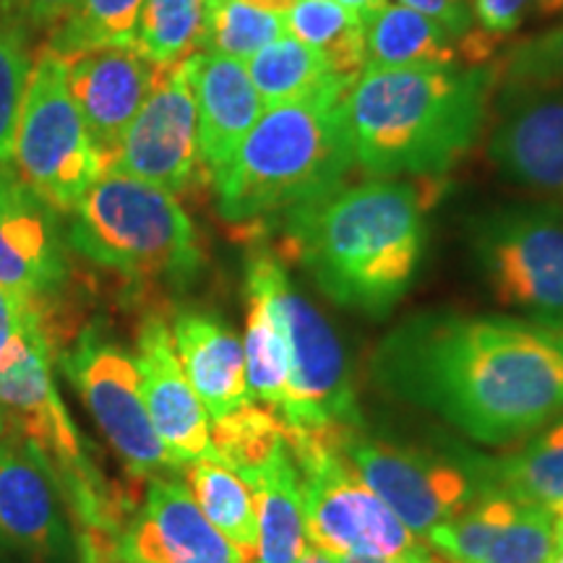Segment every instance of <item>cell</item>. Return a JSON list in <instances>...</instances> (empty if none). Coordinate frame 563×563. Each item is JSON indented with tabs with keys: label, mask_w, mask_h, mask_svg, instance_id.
Listing matches in <instances>:
<instances>
[{
	"label": "cell",
	"mask_w": 563,
	"mask_h": 563,
	"mask_svg": "<svg viewBox=\"0 0 563 563\" xmlns=\"http://www.w3.org/2000/svg\"><path fill=\"white\" fill-rule=\"evenodd\" d=\"M371 378L485 446H509L563 415V334L514 316L426 311L378 342Z\"/></svg>",
	"instance_id": "cell-1"
},
{
	"label": "cell",
	"mask_w": 563,
	"mask_h": 563,
	"mask_svg": "<svg viewBox=\"0 0 563 563\" xmlns=\"http://www.w3.org/2000/svg\"><path fill=\"white\" fill-rule=\"evenodd\" d=\"M285 245L334 306L382 319L405 298L426 249V196L373 178L282 224Z\"/></svg>",
	"instance_id": "cell-2"
},
{
	"label": "cell",
	"mask_w": 563,
	"mask_h": 563,
	"mask_svg": "<svg viewBox=\"0 0 563 563\" xmlns=\"http://www.w3.org/2000/svg\"><path fill=\"white\" fill-rule=\"evenodd\" d=\"M493 95V63L363 70L340 102L355 167L371 178L449 173L481 136Z\"/></svg>",
	"instance_id": "cell-3"
},
{
	"label": "cell",
	"mask_w": 563,
	"mask_h": 563,
	"mask_svg": "<svg viewBox=\"0 0 563 563\" xmlns=\"http://www.w3.org/2000/svg\"><path fill=\"white\" fill-rule=\"evenodd\" d=\"M352 167L340 104H279L209 180L222 220L256 235L340 191Z\"/></svg>",
	"instance_id": "cell-4"
},
{
	"label": "cell",
	"mask_w": 563,
	"mask_h": 563,
	"mask_svg": "<svg viewBox=\"0 0 563 563\" xmlns=\"http://www.w3.org/2000/svg\"><path fill=\"white\" fill-rule=\"evenodd\" d=\"M70 249L123 277L186 285L201 269L191 217L173 194L104 173L70 209Z\"/></svg>",
	"instance_id": "cell-5"
},
{
	"label": "cell",
	"mask_w": 563,
	"mask_h": 563,
	"mask_svg": "<svg viewBox=\"0 0 563 563\" xmlns=\"http://www.w3.org/2000/svg\"><path fill=\"white\" fill-rule=\"evenodd\" d=\"M245 287L272 308L287 350V394L277 420L287 439L332 435L363 426L347 352L319 308L295 290L290 274L269 249H253Z\"/></svg>",
	"instance_id": "cell-6"
},
{
	"label": "cell",
	"mask_w": 563,
	"mask_h": 563,
	"mask_svg": "<svg viewBox=\"0 0 563 563\" xmlns=\"http://www.w3.org/2000/svg\"><path fill=\"white\" fill-rule=\"evenodd\" d=\"M287 443L298 467L302 522L313 548L361 559H391L426 548L344 460L336 433L295 435Z\"/></svg>",
	"instance_id": "cell-7"
},
{
	"label": "cell",
	"mask_w": 563,
	"mask_h": 563,
	"mask_svg": "<svg viewBox=\"0 0 563 563\" xmlns=\"http://www.w3.org/2000/svg\"><path fill=\"white\" fill-rule=\"evenodd\" d=\"M13 162L19 180L55 214H70L104 175L87 125L66 84V63L45 51L34 63L21 102Z\"/></svg>",
	"instance_id": "cell-8"
},
{
	"label": "cell",
	"mask_w": 563,
	"mask_h": 563,
	"mask_svg": "<svg viewBox=\"0 0 563 563\" xmlns=\"http://www.w3.org/2000/svg\"><path fill=\"white\" fill-rule=\"evenodd\" d=\"M473 253L493 298L563 334V209L517 203L485 214L473 230Z\"/></svg>",
	"instance_id": "cell-9"
},
{
	"label": "cell",
	"mask_w": 563,
	"mask_h": 563,
	"mask_svg": "<svg viewBox=\"0 0 563 563\" xmlns=\"http://www.w3.org/2000/svg\"><path fill=\"white\" fill-rule=\"evenodd\" d=\"M336 446L365 485L418 538H426L433 527L449 522L490 490L477 454L470 460H449L368 435L363 426L336 433Z\"/></svg>",
	"instance_id": "cell-10"
},
{
	"label": "cell",
	"mask_w": 563,
	"mask_h": 563,
	"mask_svg": "<svg viewBox=\"0 0 563 563\" xmlns=\"http://www.w3.org/2000/svg\"><path fill=\"white\" fill-rule=\"evenodd\" d=\"M60 363L102 435L133 477L152 481L183 473L154 431L141 397L136 361L121 344L97 327H89Z\"/></svg>",
	"instance_id": "cell-11"
},
{
	"label": "cell",
	"mask_w": 563,
	"mask_h": 563,
	"mask_svg": "<svg viewBox=\"0 0 563 563\" xmlns=\"http://www.w3.org/2000/svg\"><path fill=\"white\" fill-rule=\"evenodd\" d=\"M108 173L152 183L173 196L186 194L199 180V118L186 60L162 66L150 97L112 154Z\"/></svg>",
	"instance_id": "cell-12"
},
{
	"label": "cell",
	"mask_w": 563,
	"mask_h": 563,
	"mask_svg": "<svg viewBox=\"0 0 563 563\" xmlns=\"http://www.w3.org/2000/svg\"><path fill=\"white\" fill-rule=\"evenodd\" d=\"M66 506L51 460L24 435H0V540L34 563H68Z\"/></svg>",
	"instance_id": "cell-13"
},
{
	"label": "cell",
	"mask_w": 563,
	"mask_h": 563,
	"mask_svg": "<svg viewBox=\"0 0 563 563\" xmlns=\"http://www.w3.org/2000/svg\"><path fill=\"white\" fill-rule=\"evenodd\" d=\"M426 540L449 563H548L555 553L551 509L496 488L433 527Z\"/></svg>",
	"instance_id": "cell-14"
},
{
	"label": "cell",
	"mask_w": 563,
	"mask_h": 563,
	"mask_svg": "<svg viewBox=\"0 0 563 563\" xmlns=\"http://www.w3.org/2000/svg\"><path fill=\"white\" fill-rule=\"evenodd\" d=\"M115 553L136 563H249L203 517L178 475L146 481L144 501L125 519Z\"/></svg>",
	"instance_id": "cell-15"
},
{
	"label": "cell",
	"mask_w": 563,
	"mask_h": 563,
	"mask_svg": "<svg viewBox=\"0 0 563 563\" xmlns=\"http://www.w3.org/2000/svg\"><path fill=\"white\" fill-rule=\"evenodd\" d=\"M222 464L251 488L258 525L256 563H298L311 543L302 522L298 467L285 431L274 426L249 435Z\"/></svg>",
	"instance_id": "cell-16"
},
{
	"label": "cell",
	"mask_w": 563,
	"mask_h": 563,
	"mask_svg": "<svg viewBox=\"0 0 563 563\" xmlns=\"http://www.w3.org/2000/svg\"><path fill=\"white\" fill-rule=\"evenodd\" d=\"M133 361L146 412L173 460L186 470L188 464L217 456L211 446L209 415L183 373L170 323L162 316L150 313L141 321Z\"/></svg>",
	"instance_id": "cell-17"
},
{
	"label": "cell",
	"mask_w": 563,
	"mask_h": 563,
	"mask_svg": "<svg viewBox=\"0 0 563 563\" xmlns=\"http://www.w3.org/2000/svg\"><path fill=\"white\" fill-rule=\"evenodd\" d=\"M66 63V84L104 173L141 104L146 102L162 66L136 47H100Z\"/></svg>",
	"instance_id": "cell-18"
},
{
	"label": "cell",
	"mask_w": 563,
	"mask_h": 563,
	"mask_svg": "<svg viewBox=\"0 0 563 563\" xmlns=\"http://www.w3.org/2000/svg\"><path fill=\"white\" fill-rule=\"evenodd\" d=\"M183 373L201 399L209 422L256 405L245 378L243 340L220 316L201 308H180L170 323Z\"/></svg>",
	"instance_id": "cell-19"
},
{
	"label": "cell",
	"mask_w": 563,
	"mask_h": 563,
	"mask_svg": "<svg viewBox=\"0 0 563 563\" xmlns=\"http://www.w3.org/2000/svg\"><path fill=\"white\" fill-rule=\"evenodd\" d=\"M504 104L488 141L493 165L525 188L563 196V89Z\"/></svg>",
	"instance_id": "cell-20"
},
{
	"label": "cell",
	"mask_w": 563,
	"mask_h": 563,
	"mask_svg": "<svg viewBox=\"0 0 563 563\" xmlns=\"http://www.w3.org/2000/svg\"><path fill=\"white\" fill-rule=\"evenodd\" d=\"M186 70L199 118L201 165L211 178L235 154L266 108L241 60L199 51L188 55Z\"/></svg>",
	"instance_id": "cell-21"
},
{
	"label": "cell",
	"mask_w": 563,
	"mask_h": 563,
	"mask_svg": "<svg viewBox=\"0 0 563 563\" xmlns=\"http://www.w3.org/2000/svg\"><path fill=\"white\" fill-rule=\"evenodd\" d=\"M66 272L55 211L24 183L0 194V285L42 300L58 292Z\"/></svg>",
	"instance_id": "cell-22"
},
{
	"label": "cell",
	"mask_w": 563,
	"mask_h": 563,
	"mask_svg": "<svg viewBox=\"0 0 563 563\" xmlns=\"http://www.w3.org/2000/svg\"><path fill=\"white\" fill-rule=\"evenodd\" d=\"M264 108L279 104H340L352 89L319 53L290 34L274 40L245 63Z\"/></svg>",
	"instance_id": "cell-23"
},
{
	"label": "cell",
	"mask_w": 563,
	"mask_h": 563,
	"mask_svg": "<svg viewBox=\"0 0 563 563\" xmlns=\"http://www.w3.org/2000/svg\"><path fill=\"white\" fill-rule=\"evenodd\" d=\"M363 55L365 70L456 66L460 42L433 19L386 3L363 19Z\"/></svg>",
	"instance_id": "cell-24"
},
{
	"label": "cell",
	"mask_w": 563,
	"mask_h": 563,
	"mask_svg": "<svg viewBox=\"0 0 563 563\" xmlns=\"http://www.w3.org/2000/svg\"><path fill=\"white\" fill-rule=\"evenodd\" d=\"M490 488L517 501L545 506L563 504V418H555L504 456H477Z\"/></svg>",
	"instance_id": "cell-25"
},
{
	"label": "cell",
	"mask_w": 563,
	"mask_h": 563,
	"mask_svg": "<svg viewBox=\"0 0 563 563\" xmlns=\"http://www.w3.org/2000/svg\"><path fill=\"white\" fill-rule=\"evenodd\" d=\"M183 473H186L188 490L203 517L241 551L245 561L256 563V506H253L251 488L243 483V477L232 473L217 456L188 464Z\"/></svg>",
	"instance_id": "cell-26"
},
{
	"label": "cell",
	"mask_w": 563,
	"mask_h": 563,
	"mask_svg": "<svg viewBox=\"0 0 563 563\" xmlns=\"http://www.w3.org/2000/svg\"><path fill=\"white\" fill-rule=\"evenodd\" d=\"M285 32L321 55L344 79L357 81L365 70L363 19L334 0H292L282 13Z\"/></svg>",
	"instance_id": "cell-27"
},
{
	"label": "cell",
	"mask_w": 563,
	"mask_h": 563,
	"mask_svg": "<svg viewBox=\"0 0 563 563\" xmlns=\"http://www.w3.org/2000/svg\"><path fill=\"white\" fill-rule=\"evenodd\" d=\"M282 13H272L249 0H203L201 53L249 63L258 51L285 37Z\"/></svg>",
	"instance_id": "cell-28"
},
{
	"label": "cell",
	"mask_w": 563,
	"mask_h": 563,
	"mask_svg": "<svg viewBox=\"0 0 563 563\" xmlns=\"http://www.w3.org/2000/svg\"><path fill=\"white\" fill-rule=\"evenodd\" d=\"M249 313H245V378L253 402L277 415L287 394V350L282 332L274 321L272 308L251 287H245Z\"/></svg>",
	"instance_id": "cell-29"
},
{
	"label": "cell",
	"mask_w": 563,
	"mask_h": 563,
	"mask_svg": "<svg viewBox=\"0 0 563 563\" xmlns=\"http://www.w3.org/2000/svg\"><path fill=\"white\" fill-rule=\"evenodd\" d=\"M141 5L144 0H79L74 13L51 32L47 51L68 60L100 47H133Z\"/></svg>",
	"instance_id": "cell-30"
},
{
	"label": "cell",
	"mask_w": 563,
	"mask_h": 563,
	"mask_svg": "<svg viewBox=\"0 0 563 563\" xmlns=\"http://www.w3.org/2000/svg\"><path fill=\"white\" fill-rule=\"evenodd\" d=\"M203 0H144L133 47L157 66H175L201 42Z\"/></svg>",
	"instance_id": "cell-31"
},
{
	"label": "cell",
	"mask_w": 563,
	"mask_h": 563,
	"mask_svg": "<svg viewBox=\"0 0 563 563\" xmlns=\"http://www.w3.org/2000/svg\"><path fill=\"white\" fill-rule=\"evenodd\" d=\"M493 70L501 102L563 89V24L511 45Z\"/></svg>",
	"instance_id": "cell-32"
},
{
	"label": "cell",
	"mask_w": 563,
	"mask_h": 563,
	"mask_svg": "<svg viewBox=\"0 0 563 563\" xmlns=\"http://www.w3.org/2000/svg\"><path fill=\"white\" fill-rule=\"evenodd\" d=\"M42 344H53L42 300L0 285V378L16 371Z\"/></svg>",
	"instance_id": "cell-33"
},
{
	"label": "cell",
	"mask_w": 563,
	"mask_h": 563,
	"mask_svg": "<svg viewBox=\"0 0 563 563\" xmlns=\"http://www.w3.org/2000/svg\"><path fill=\"white\" fill-rule=\"evenodd\" d=\"M30 70V58L21 42L0 26V165L13 162V139Z\"/></svg>",
	"instance_id": "cell-34"
},
{
	"label": "cell",
	"mask_w": 563,
	"mask_h": 563,
	"mask_svg": "<svg viewBox=\"0 0 563 563\" xmlns=\"http://www.w3.org/2000/svg\"><path fill=\"white\" fill-rule=\"evenodd\" d=\"M532 0H470L475 30L490 37L506 40L522 24Z\"/></svg>",
	"instance_id": "cell-35"
},
{
	"label": "cell",
	"mask_w": 563,
	"mask_h": 563,
	"mask_svg": "<svg viewBox=\"0 0 563 563\" xmlns=\"http://www.w3.org/2000/svg\"><path fill=\"white\" fill-rule=\"evenodd\" d=\"M399 3L422 13V16L433 19L435 24L452 34L456 42L464 40L475 30L470 0H399Z\"/></svg>",
	"instance_id": "cell-36"
},
{
	"label": "cell",
	"mask_w": 563,
	"mask_h": 563,
	"mask_svg": "<svg viewBox=\"0 0 563 563\" xmlns=\"http://www.w3.org/2000/svg\"><path fill=\"white\" fill-rule=\"evenodd\" d=\"M13 16L37 30H55L74 13L79 0H0Z\"/></svg>",
	"instance_id": "cell-37"
},
{
	"label": "cell",
	"mask_w": 563,
	"mask_h": 563,
	"mask_svg": "<svg viewBox=\"0 0 563 563\" xmlns=\"http://www.w3.org/2000/svg\"><path fill=\"white\" fill-rule=\"evenodd\" d=\"M336 563H443L433 555L431 548H420L415 553L405 555H391V559H361V555H332Z\"/></svg>",
	"instance_id": "cell-38"
},
{
	"label": "cell",
	"mask_w": 563,
	"mask_h": 563,
	"mask_svg": "<svg viewBox=\"0 0 563 563\" xmlns=\"http://www.w3.org/2000/svg\"><path fill=\"white\" fill-rule=\"evenodd\" d=\"M334 3H340L342 9L355 13L357 19H365V16H371L373 11H378L382 5L389 3V0H334Z\"/></svg>",
	"instance_id": "cell-39"
},
{
	"label": "cell",
	"mask_w": 563,
	"mask_h": 563,
	"mask_svg": "<svg viewBox=\"0 0 563 563\" xmlns=\"http://www.w3.org/2000/svg\"><path fill=\"white\" fill-rule=\"evenodd\" d=\"M553 517V538H555V551H563V504L553 506L551 509Z\"/></svg>",
	"instance_id": "cell-40"
},
{
	"label": "cell",
	"mask_w": 563,
	"mask_h": 563,
	"mask_svg": "<svg viewBox=\"0 0 563 563\" xmlns=\"http://www.w3.org/2000/svg\"><path fill=\"white\" fill-rule=\"evenodd\" d=\"M298 563H336V561H334L332 555H329V553L319 551V548L308 545V548H306V553H302L300 559H298Z\"/></svg>",
	"instance_id": "cell-41"
},
{
	"label": "cell",
	"mask_w": 563,
	"mask_h": 563,
	"mask_svg": "<svg viewBox=\"0 0 563 563\" xmlns=\"http://www.w3.org/2000/svg\"><path fill=\"white\" fill-rule=\"evenodd\" d=\"M543 16H563V0H534Z\"/></svg>",
	"instance_id": "cell-42"
},
{
	"label": "cell",
	"mask_w": 563,
	"mask_h": 563,
	"mask_svg": "<svg viewBox=\"0 0 563 563\" xmlns=\"http://www.w3.org/2000/svg\"><path fill=\"white\" fill-rule=\"evenodd\" d=\"M16 183H21V180H19V175L13 173L9 165H0V194L9 191V188L16 186Z\"/></svg>",
	"instance_id": "cell-43"
},
{
	"label": "cell",
	"mask_w": 563,
	"mask_h": 563,
	"mask_svg": "<svg viewBox=\"0 0 563 563\" xmlns=\"http://www.w3.org/2000/svg\"><path fill=\"white\" fill-rule=\"evenodd\" d=\"M91 563H136V561L123 559V555H118V553H110V555H102V559H97V561H91Z\"/></svg>",
	"instance_id": "cell-44"
},
{
	"label": "cell",
	"mask_w": 563,
	"mask_h": 563,
	"mask_svg": "<svg viewBox=\"0 0 563 563\" xmlns=\"http://www.w3.org/2000/svg\"><path fill=\"white\" fill-rule=\"evenodd\" d=\"M5 428H9V415L0 407V435H5Z\"/></svg>",
	"instance_id": "cell-45"
},
{
	"label": "cell",
	"mask_w": 563,
	"mask_h": 563,
	"mask_svg": "<svg viewBox=\"0 0 563 563\" xmlns=\"http://www.w3.org/2000/svg\"><path fill=\"white\" fill-rule=\"evenodd\" d=\"M548 563H563V551H555V553H553V559L548 561Z\"/></svg>",
	"instance_id": "cell-46"
}]
</instances>
